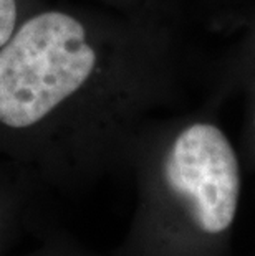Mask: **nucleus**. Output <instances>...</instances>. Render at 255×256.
Returning <instances> with one entry per match:
<instances>
[{"label":"nucleus","mask_w":255,"mask_h":256,"mask_svg":"<svg viewBox=\"0 0 255 256\" xmlns=\"http://www.w3.org/2000/svg\"><path fill=\"white\" fill-rule=\"evenodd\" d=\"M172 81L171 38L138 10L47 4L0 46V159L81 185L164 104Z\"/></svg>","instance_id":"nucleus-1"},{"label":"nucleus","mask_w":255,"mask_h":256,"mask_svg":"<svg viewBox=\"0 0 255 256\" xmlns=\"http://www.w3.org/2000/svg\"><path fill=\"white\" fill-rule=\"evenodd\" d=\"M255 108V106H253ZM253 126H255V118H253Z\"/></svg>","instance_id":"nucleus-7"},{"label":"nucleus","mask_w":255,"mask_h":256,"mask_svg":"<svg viewBox=\"0 0 255 256\" xmlns=\"http://www.w3.org/2000/svg\"><path fill=\"white\" fill-rule=\"evenodd\" d=\"M20 225V200L12 187L0 177V256L12 253Z\"/></svg>","instance_id":"nucleus-3"},{"label":"nucleus","mask_w":255,"mask_h":256,"mask_svg":"<svg viewBox=\"0 0 255 256\" xmlns=\"http://www.w3.org/2000/svg\"><path fill=\"white\" fill-rule=\"evenodd\" d=\"M101 2L119 10H138L144 4H148V0H101Z\"/></svg>","instance_id":"nucleus-6"},{"label":"nucleus","mask_w":255,"mask_h":256,"mask_svg":"<svg viewBox=\"0 0 255 256\" xmlns=\"http://www.w3.org/2000/svg\"><path fill=\"white\" fill-rule=\"evenodd\" d=\"M45 5V0H0V46L30 14Z\"/></svg>","instance_id":"nucleus-4"},{"label":"nucleus","mask_w":255,"mask_h":256,"mask_svg":"<svg viewBox=\"0 0 255 256\" xmlns=\"http://www.w3.org/2000/svg\"><path fill=\"white\" fill-rule=\"evenodd\" d=\"M149 174V202L205 235L225 232L240 200V166L214 121L189 119L167 130Z\"/></svg>","instance_id":"nucleus-2"},{"label":"nucleus","mask_w":255,"mask_h":256,"mask_svg":"<svg viewBox=\"0 0 255 256\" xmlns=\"http://www.w3.org/2000/svg\"><path fill=\"white\" fill-rule=\"evenodd\" d=\"M7 256H91V253L65 233H47L35 248Z\"/></svg>","instance_id":"nucleus-5"}]
</instances>
